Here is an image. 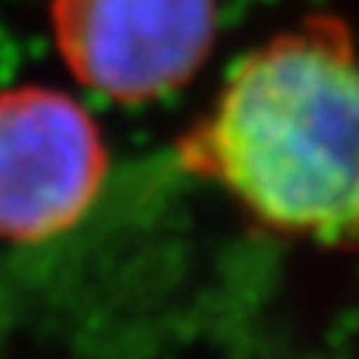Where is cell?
Here are the masks:
<instances>
[{"label":"cell","mask_w":359,"mask_h":359,"mask_svg":"<svg viewBox=\"0 0 359 359\" xmlns=\"http://www.w3.org/2000/svg\"><path fill=\"white\" fill-rule=\"evenodd\" d=\"M50 29L76 82L120 104H145L205 67L217 0H50Z\"/></svg>","instance_id":"2"},{"label":"cell","mask_w":359,"mask_h":359,"mask_svg":"<svg viewBox=\"0 0 359 359\" xmlns=\"http://www.w3.org/2000/svg\"><path fill=\"white\" fill-rule=\"evenodd\" d=\"M177 158L259 227L359 246V32L309 13L240 57Z\"/></svg>","instance_id":"1"},{"label":"cell","mask_w":359,"mask_h":359,"mask_svg":"<svg viewBox=\"0 0 359 359\" xmlns=\"http://www.w3.org/2000/svg\"><path fill=\"white\" fill-rule=\"evenodd\" d=\"M95 117L60 88L0 92V240L41 243L73 230L107 177Z\"/></svg>","instance_id":"3"}]
</instances>
